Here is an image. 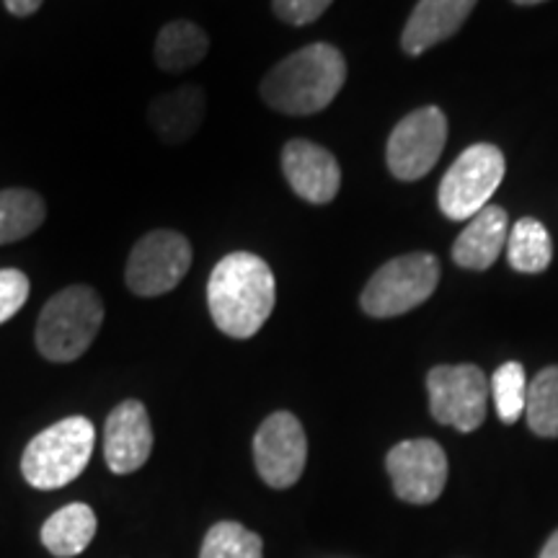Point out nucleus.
<instances>
[{
    "label": "nucleus",
    "mask_w": 558,
    "mask_h": 558,
    "mask_svg": "<svg viewBox=\"0 0 558 558\" xmlns=\"http://www.w3.org/2000/svg\"><path fill=\"white\" fill-rule=\"evenodd\" d=\"M29 277L19 269H0V326L11 320L29 300Z\"/></svg>",
    "instance_id": "24"
},
{
    "label": "nucleus",
    "mask_w": 558,
    "mask_h": 558,
    "mask_svg": "<svg viewBox=\"0 0 558 558\" xmlns=\"http://www.w3.org/2000/svg\"><path fill=\"white\" fill-rule=\"evenodd\" d=\"M538 558H558V530H556L554 535H550L546 546H543V550H541V556H538Z\"/></svg>",
    "instance_id": "27"
},
{
    "label": "nucleus",
    "mask_w": 558,
    "mask_h": 558,
    "mask_svg": "<svg viewBox=\"0 0 558 558\" xmlns=\"http://www.w3.org/2000/svg\"><path fill=\"white\" fill-rule=\"evenodd\" d=\"M507 213L497 205H488L481 209L476 218H471L463 233L458 235L456 246H452V262L463 269L484 271L497 262L501 248L507 246Z\"/></svg>",
    "instance_id": "16"
},
{
    "label": "nucleus",
    "mask_w": 558,
    "mask_h": 558,
    "mask_svg": "<svg viewBox=\"0 0 558 558\" xmlns=\"http://www.w3.org/2000/svg\"><path fill=\"white\" fill-rule=\"evenodd\" d=\"M507 256L512 269L522 271V275L546 271L550 259H554V243H550L546 226L533 218L514 222L507 235Z\"/></svg>",
    "instance_id": "19"
},
{
    "label": "nucleus",
    "mask_w": 558,
    "mask_h": 558,
    "mask_svg": "<svg viewBox=\"0 0 558 558\" xmlns=\"http://www.w3.org/2000/svg\"><path fill=\"white\" fill-rule=\"evenodd\" d=\"M96 535V514L83 501L58 509L50 520L41 525V543L58 558L78 556L90 546Z\"/></svg>",
    "instance_id": "17"
},
{
    "label": "nucleus",
    "mask_w": 558,
    "mask_h": 558,
    "mask_svg": "<svg viewBox=\"0 0 558 558\" xmlns=\"http://www.w3.org/2000/svg\"><path fill=\"white\" fill-rule=\"evenodd\" d=\"M205 90L194 83L158 94L148 107V122L156 135L169 145H181L197 135L205 122Z\"/></svg>",
    "instance_id": "15"
},
{
    "label": "nucleus",
    "mask_w": 558,
    "mask_h": 558,
    "mask_svg": "<svg viewBox=\"0 0 558 558\" xmlns=\"http://www.w3.org/2000/svg\"><path fill=\"white\" fill-rule=\"evenodd\" d=\"M396 494L411 505H432L448 484V456L435 439H407L388 452Z\"/></svg>",
    "instance_id": "11"
},
{
    "label": "nucleus",
    "mask_w": 558,
    "mask_h": 558,
    "mask_svg": "<svg viewBox=\"0 0 558 558\" xmlns=\"http://www.w3.org/2000/svg\"><path fill=\"white\" fill-rule=\"evenodd\" d=\"M525 416L538 437H558V367H546L527 383Z\"/></svg>",
    "instance_id": "21"
},
{
    "label": "nucleus",
    "mask_w": 558,
    "mask_h": 558,
    "mask_svg": "<svg viewBox=\"0 0 558 558\" xmlns=\"http://www.w3.org/2000/svg\"><path fill=\"white\" fill-rule=\"evenodd\" d=\"M192 267V243L177 230H153L130 251L124 284L137 298H158L179 288Z\"/></svg>",
    "instance_id": "7"
},
{
    "label": "nucleus",
    "mask_w": 558,
    "mask_h": 558,
    "mask_svg": "<svg viewBox=\"0 0 558 558\" xmlns=\"http://www.w3.org/2000/svg\"><path fill=\"white\" fill-rule=\"evenodd\" d=\"M207 50V34L197 24H192V21L179 19L158 32L153 58H156V65L166 70V73H181V70H190L205 60Z\"/></svg>",
    "instance_id": "18"
},
{
    "label": "nucleus",
    "mask_w": 558,
    "mask_h": 558,
    "mask_svg": "<svg viewBox=\"0 0 558 558\" xmlns=\"http://www.w3.org/2000/svg\"><path fill=\"white\" fill-rule=\"evenodd\" d=\"M277 288L269 264L235 251L215 264L207 282V305L215 326L230 339H251L275 311Z\"/></svg>",
    "instance_id": "1"
},
{
    "label": "nucleus",
    "mask_w": 558,
    "mask_h": 558,
    "mask_svg": "<svg viewBox=\"0 0 558 558\" xmlns=\"http://www.w3.org/2000/svg\"><path fill=\"white\" fill-rule=\"evenodd\" d=\"M331 3L333 0H271V9L284 24L305 26L324 16Z\"/></svg>",
    "instance_id": "25"
},
{
    "label": "nucleus",
    "mask_w": 558,
    "mask_h": 558,
    "mask_svg": "<svg viewBox=\"0 0 558 558\" xmlns=\"http://www.w3.org/2000/svg\"><path fill=\"white\" fill-rule=\"evenodd\" d=\"M478 0H418L403 26L401 47L411 58H418L429 47L450 39L463 21L471 16Z\"/></svg>",
    "instance_id": "14"
},
{
    "label": "nucleus",
    "mask_w": 558,
    "mask_h": 558,
    "mask_svg": "<svg viewBox=\"0 0 558 558\" xmlns=\"http://www.w3.org/2000/svg\"><path fill=\"white\" fill-rule=\"evenodd\" d=\"M47 218L45 199L32 190L0 192V246L21 241L41 228Z\"/></svg>",
    "instance_id": "20"
},
{
    "label": "nucleus",
    "mask_w": 558,
    "mask_h": 558,
    "mask_svg": "<svg viewBox=\"0 0 558 558\" xmlns=\"http://www.w3.org/2000/svg\"><path fill=\"white\" fill-rule=\"evenodd\" d=\"M439 282V262L432 254H407L383 264L362 290V311L373 318H393L418 308Z\"/></svg>",
    "instance_id": "5"
},
{
    "label": "nucleus",
    "mask_w": 558,
    "mask_h": 558,
    "mask_svg": "<svg viewBox=\"0 0 558 558\" xmlns=\"http://www.w3.org/2000/svg\"><path fill=\"white\" fill-rule=\"evenodd\" d=\"M41 3H45V0H3L5 11L16 19H26L32 16V13H37L41 9Z\"/></svg>",
    "instance_id": "26"
},
{
    "label": "nucleus",
    "mask_w": 558,
    "mask_h": 558,
    "mask_svg": "<svg viewBox=\"0 0 558 558\" xmlns=\"http://www.w3.org/2000/svg\"><path fill=\"white\" fill-rule=\"evenodd\" d=\"M429 411L445 427L473 432L484 424L488 380L476 365H439L427 375Z\"/></svg>",
    "instance_id": "8"
},
{
    "label": "nucleus",
    "mask_w": 558,
    "mask_h": 558,
    "mask_svg": "<svg viewBox=\"0 0 558 558\" xmlns=\"http://www.w3.org/2000/svg\"><path fill=\"white\" fill-rule=\"evenodd\" d=\"M153 452V427L148 409L130 399L114 407L104 427V458L111 473L128 476L148 463Z\"/></svg>",
    "instance_id": "12"
},
{
    "label": "nucleus",
    "mask_w": 558,
    "mask_h": 558,
    "mask_svg": "<svg viewBox=\"0 0 558 558\" xmlns=\"http://www.w3.org/2000/svg\"><path fill=\"white\" fill-rule=\"evenodd\" d=\"M514 3H518V5H538V3H543V0H514Z\"/></svg>",
    "instance_id": "28"
},
{
    "label": "nucleus",
    "mask_w": 558,
    "mask_h": 558,
    "mask_svg": "<svg viewBox=\"0 0 558 558\" xmlns=\"http://www.w3.org/2000/svg\"><path fill=\"white\" fill-rule=\"evenodd\" d=\"M448 143V117L442 109L424 107L411 111L388 137V169L396 179L416 181L435 169Z\"/></svg>",
    "instance_id": "9"
},
{
    "label": "nucleus",
    "mask_w": 558,
    "mask_h": 558,
    "mask_svg": "<svg viewBox=\"0 0 558 558\" xmlns=\"http://www.w3.org/2000/svg\"><path fill=\"white\" fill-rule=\"evenodd\" d=\"M308 460V439L300 418L290 411L267 416L254 437V463L262 481L271 488L298 484Z\"/></svg>",
    "instance_id": "10"
},
{
    "label": "nucleus",
    "mask_w": 558,
    "mask_h": 558,
    "mask_svg": "<svg viewBox=\"0 0 558 558\" xmlns=\"http://www.w3.org/2000/svg\"><path fill=\"white\" fill-rule=\"evenodd\" d=\"M199 558H264V543L241 522H218L209 527Z\"/></svg>",
    "instance_id": "22"
},
{
    "label": "nucleus",
    "mask_w": 558,
    "mask_h": 558,
    "mask_svg": "<svg viewBox=\"0 0 558 558\" xmlns=\"http://www.w3.org/2000/svg\"><path fill=\"white\" fill-rule=\"evenodd\" d=\"M488 390H492V399L497 403V414L505 424H514L522 414H525L527 378L525 367H522L520 362H507V365H501L497 373H494L492 383H488Z\"/></svg>",
    "instance_id": "23"
},
{
    "label": "nucleus",
    "mask_w": 558,
    "mask_h": 558,
    "mask_svg": "<svg viewBox=\"0 0 558 558\" xmlns=\"http://www.w3.org/2000/svg\"><path fill=\"white\" fill-rule=\"evenodd\" d=\"M282 173L300 199L329 205L339 194L341 169L337 158L311 140H290L282 148Z\"/></svg>",
    "instance_id": "13"
},
{
    "label": "nucleus",
    "mask_w": 558,
    "mask_h": 558,
    "mask_svg": "<svg viewBox=\"0 0 558 558\" xmlns=\"http://www.w3.org/2000/svg\"><path fill=\"white\" fill-rule=\"evenodd\" d=\"M96 445V427L86 416H68L39 432L21 456L26 484L52 492L73 484L86 471Z\"/></svg>",
    "instance_id": "4"
},
{
    "label": "nucleus",
    "mask_w": 558,
    "mask_h": 558,
    "mask_svg": "<svg viewBox=\"0 0 558 558\" xmlns=\"http://www.w3.org/2000/svg\"><path fill=\"white\" fill-rule=\"evenodd\" d=\"M101 324L104 303L99 292L90 284H70L45 303L34 341L41 357L65 365L88 352V347L99 337Z\"/></svg>",
    "instance_id": "3"
},
{
    "label": "nucleus",
    "mask_w": 558,
    "mask_h": 558,
    "mask_svg": "<svg viewBox=\"0 0 558 558\" xmlns=\"http://www.w3.org/2000/svg\"><path fill=\"white\" fill-rule=\"evenodd\" d=\"M344 83V54L326 41H316L269 70L262 81V99L279 114L308 117L329 107Z\"/></svg>",
    "instance_id": "2"
},
{
    "label": "nucleus",
    "mask_w": 558,
    "mask_h": 558,
    "mask_svg": "<svg viewBox=\"0 0 558 558\" xmlns=\"http://www.w3.org/2000/svg\"><path fill=\"white\" fill-rule=\"evenodd\" d=\"M507 163L497 145L478 143L458 156L439 184V209L450 220H471L499 190Z\"/></svg>",
    "instance_id": "6"
}]
</instances>
